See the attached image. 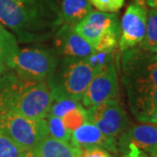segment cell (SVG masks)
Masks as SVG:
<instances>
[{"mask_svg": "<svg viewBox=\"0 0 157 157\" xmlns=\"http://www.w3.org/2000/svg\"><path fill=\"white\" fill-rule=\"evenodd\" d=\"M121 52V80L130 111L140 122L157 123V53L139 45Z\"/></svg>", "mask_w": 157, "mask_h": 157, "instance_id": "cell-1", "label": "cell"}, {"mask_svg": "<svg viewBox=\"0 0 157 157\" xmlns=\"http://www.w3.org/2000/svg\"><path fill=\"white\" fill-rule=\"evenodd\" d=\"M0 22L22 43L49 39L63 25L54 0H0Z\"/></svg>", "mask_w": 157, "mask_h": 157, "instance_id": "cell-2", "label": "cell"}, {"mask_svg": "<svg viewBox=\"0 0 157 157\" xmlns=\"http://www.w3.org/2000/svg\"><path fill=\"white\" fill-rule=\"evenodd\" d=\"M53 97L46 80L31 81L6 72L0 78V107L31 119H45Z\"/></svg>", "mask_w": 157, "mask_h": 157, "instance_id": "cell-3", "label": "cell"}, {"mask_svg": "<svg viewBox=\"0 0 157 157\" xmlns=\"http://www.w3.org/2000/svg\"><path fill=\"white\" fill-rule=\"evenodd\" d=\"M98 72L86 59L64 58L46 78L53 99L68 98L80 101Z\"/></svg>", "mask_w": 157, "mask_h": 157, "instance_id": "cell-4", "label": "cell"}, {"mask_svg": "<svg viewBox=\"0 0 157 157\" xmlns=\"http://www.w3.org/2000/svg\"><path fill=\"white\" fill-rule=\"evenodd\" d=\"M95 51L115 50L121 36V24L116 14L93 11L74 26Z\"/></svg>", "mask_w": 157, "mask_h": 157, "instance_id": "cell-5", "label": "cell"}, {"mask_svg": "<svg viewBox=\"0 0 157 157\" xmlns=\"http://www.w3.org/2000/svg\"><path fill=\"white\" fill-rule=\"evenodd\" d=\"M0 132L24 151L33 149L49 135L45 119H31L0 107Z\"/></svg>", "mask_w": 157, "mask_h": 157, "instance_id": "cell-6", "label": "cell"}, {"mask_svg": "<svg viewBox=\"0 0 157 157\" xmlns=\"http://www.w3.org/2000/svg\"><path fill=\"white\" fill-rule=\"evenodd\" d=\"M58 65L53 52L41 48H24L6 62V67L19 78L31 81L46 80Z\"/></svg>", "mask_w": 157, "mask_h": 157, "instance_id": "cell-7", "label": "cell"}, {"mask_svg": "<svg viewBox=\"0 0 157 157\" xmlns=\"http://www.w3.org/2000/svg\"><path fill=\"white\" fill-rule=\"evenodd\" d=\"M86 110V121L109 137L116 138L128 127L126 113L116 99L103 101Z\"/></svg>", "mask_w": 157, "mask_h": 157, "instance_id": "cell-8", "label": "cell"}, {"mask_svg": "<svg viewBox=\"0 0 157 157\" xmlns=\"http://www.w3.org/2000/svg\"><path fill=\"white\" fill-rule=\"evenodd\" d=\"M147 11L140 1L129 5L121 23L119 47L121 52L137 46L143 40L147 29Z\"/></svg>", "mask_w": 157, "mask_h": 157, "instance_id": "cell-9", "label": "cell"}, {"mask_svg": "<svg viewBox=\"0 0 157 157\" xmlns=\"http://www.w3.org/2000/svg\"><path fill=\"white\" fill-rule=\"evenodd\" d=\"M118 74L114 62L108 65L91 80L81 98V105L88 109L118 96Z\"/></svg>", "mask_w": 157, "mask_h": 157, "instance_id": "cell-10", "label": "cell"}, {"mask_svg": "<svg viewBox=\"0 0 157 157\" xmlns=\"http://www.w3.org/2000/svg\"><path fill=\"white\" fill-rule=\"evenodd\" d=\"M133 143L151 157H157V123H141L128 127L120 135L118 147L124 155Z\"/></svg>", "mask_w": 157, "mask_h": 157, "instance_id": "cell-11", "label": "cell"}, {"mask_svg": "<svg viewBox=\"0 0 157 157\" xmlns=\"http://www.w3.org/2000/svg\"><path fill=\"white\" fill-rule=\"evenodd\" d=\"M57 52L66 58L85 59L95 50L75 31L74 26L63 24L54 33Z\"/></svg>", "mask_w": 157, "mask_h": 157, "instance_id": "cell-12", "label": "cell"}, {"mask_svg": "<svg viewBox=\"0 0 157 157\" xmlns=\"http://www.w3.org/2000/svg\"><path fill=\"white\" fill-rule=\"evenodd\" d=\"M71 143L82 150L92 147H102L113 153L118 152L116 139L103 134L94 124L88 121L72 132Z\"/></svg>", "mask_w": 157, "mask_h": 157, "instance_id": "cell-13", "label": "cell"}, {"mask_svg": "<svg viewBox=\"0 0 157 157\" xmlns=\"http://www.w3.org/2000/svg\"><path fill=\"white\" fill-rule=\"evenodd\" d=\"M31 157H81L83 150L73 145L47 136L29 150Z\"/></svg>", "mask_w": 157, "mask_h": 157, "instance_id": "cell-14", "label": "cell"}, {"mask_svg": "<svg viewBox=\"0 0 157 157\" xmlns=\"http://www.w3.org/2000/svg\"><path fill=\"white\" fill-rule=\"evenodd\" d=\"M93 11L88 0H62L63 24L75 26Z\"/></svg>", "mask_w": 157, "mask_h": 157, "instance_id": "cell-15", "label": "cell"}, {"mask_svg": "<svg viewBox=\"0 0 157 157\" xmlns=\"http://www.w3.org/2000/svg\"><path fill=\"white\" fill-rule=\"evenodd\" d=\"M139 46L157 53V9L147 11L146 34Z\"/></svg>", "mask_w": 157, "mask_h": 157, "instance_id": "cell-16", "label": "cell"}, {"mask_svg": "<svg viewBox=\"0 0 157 157\" xmlns=\"http://www.w3.org/2000/svg\"><path fill=\"white\" fill-rule=\"evenodd\" d=\"M17 39L0 23V59L6 64L17 52Z\"/></svg>", "mask_w": 157, "mask_h": 157, "instance_id": "cell-17", "label": "cell"}, {"mask_svg": "<svg viewBox=\"0 0 157 157\" xmlns=\"http://www.w3.org/2000/svg\"><path fill=\"white\" fill-rule=\"evenodd\" d=\"M45 119L47 123L48 133L51 137L62 141L71 142L72 132L66 127L61 118L48 114Z\"/></svg>", "mask_w": 157, "mask_h": 157, "instance_id": "cell-18", "label": "cell"}, {"mask_svg": "<svg viewBox=\"0 0 157 157\" xmlns=\"http://www.w3.org/2000/svg\"><path fill=\"white\" fill-rule=\"evenodd\" d=\"M115 50L95 51L91 55L85 58L86 61L98 72L102 71L110 64L114 62Z\"/></svg>", "mask_w": 157, "mask_h": 157, "instance_id": "cell-19", "label": "cell"}, {"mask_svg": "<svg viewBox=\"0 0 157 157\" xmlns=\"http://www.w3.org/2000/svg\"><path fill=\"white\" fill-rule=\"evenodd\" d=\"M62 121L71 132L80 127L85 121H86V110L82 105L73 108V110L67 113L63 117Z\"/></svg>", "mask_w": 157, "mask_h": 157, "instance_id": "cell-20", "label": "cell"}, {"mask_svg": "<svg viewBox=\"0 0 157 157\" xmlns=\"http://www.w3.org/2000/svg\"><path fill=\"white\" fill-rule=\"evenodd\" d=\"M81 103L78 101L68 98H59L53 99L51 104L50 112L48 114L62 118L67 113L73 110V108L78 107Z\"/></svg>", "mask_w": 157, "mask_h": 157, "instance_id": "cell-21", "label": "cell"}, {"mask_svg": "<svg viewBox=\"0 0 157 157\" xmlns=\"http://www.w3.org/2000/svg\"><path fill=\"white\" fill-rule=\"evenodd\" d=\"M25 153L26 151L0 132V157H25Z\"/></svg>", "mask_w": 157, "mask_h": 157, "instance_id": "cell-22", "label": "cell"}, {"mask_svg": "<svg viewBox=\"0 0 157 157\" xmlns=\"http://www.w3.org/2000/svg\"><path fill=\"white\" fill-rule=\"evenodd\" d=\"M91 5L103 12H115L119 11L125 0H88Z\"/></svg>", "mask_w": 157, "mask_h": 157, "instance_id": "cell-23", "label": "cell"}, {"mask_svg": "<svg viewBox=\"0 0 157 157\" xmlns=\"http://www.w3.org/2000/svg\"><path fill=\"white\" fill-rule=\"evenodd\" d=\"M81 157H113L109 152L102 147H92L83 150Z\"/></svg>", "mask_w": 157, "mask_h": 157, "instance_id": "cell-24", "label": "cell"}, {"mask_svg": "<svg viewBox=\"0 0 157 157\" xmlns=\"http://www.w3.org/2000/svg\"><path fill=\"white\" fill-rule=\"evenodd\" d=\"M125 157H151L149 156L146 152L141 150L138 147H136L133 143H129L127 152L124 155Z\"/></svg>", "mask_w": 157, "mask_h": 157, "instance_id": "cell-25", "label": "cell"}, {"mask_svg": "<svg viewBox=\"0 0 157 157\" xmlns=\"http://www.w3.org/2000/svg\"><path fill=\"white\" fill-rule=\"evenodd\" d=\"M6 64L0 59V78L2 77V75H3L4 73L6 72Z\"/></svg>", "mask_w": 157, "mask_h": 157, "instance_id": "cell-26", "label": "cell"}, {"mask_svg": "<svg viewBox=\"0 0 157 157\" xmlns=\"http://www.w3.org/2000/svg\"><path fill=\"white\" fill-rule=\"evenodd\" d=\"M146 3L152 8L157 9V0H146Z\"/></svg>", "mask_w": 157, "mask_h": 157, "instance_id": "cell-27", "label": "cell"}]
</instances>
